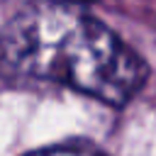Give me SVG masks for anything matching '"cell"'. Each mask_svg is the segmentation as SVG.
Instances as JSON below:
<instances>
[{
  "label": "cell",
  "mask_w": 156,
  "mask_h": 156,
  "mask_svg": "<svg viewBox=\"0 0 156 156\" xmlns=\"http://www.w3.org/2000/svg\"><path fill=\"white\" fill-rule=\"evenodd\" d=\"M24 156H105L95 149L88 146H76V144H66V146H49V149H39V151H29Z\"/></svg>",
  "instance_id": "2"
},
{
  "label": "cell",
  "mask_w": 156,
  "mask_h": 156,
  "mask_svg": "<svg viewBox=\"0 0 156 156\" xmlns=\"http://www.w3.org/2000/svg\"><path fill=\"white\" fill-rule=\"evenodd\" d=\"M146 73L127 44L68 2H34L0 32V76L7 80L58 83L124 105L141 90Z\"/></svg>",
  "instance_id": "1"
}]
</instances>
